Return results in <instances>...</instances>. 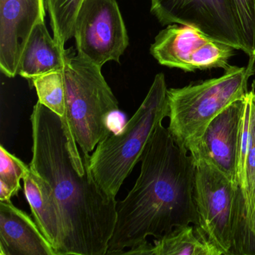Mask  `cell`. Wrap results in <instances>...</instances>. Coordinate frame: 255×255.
I'll return each mask as SVG.
<instances>
[{
    "instance_id": "1",
    "label": "cell",
    "mask_w": 255,
    "mask_h": 255,
    "mask_svg": "<svg viewBox=\"0 0 255 255\" xmlns=\"http://www.w3.org/2000/svg\"><path fill=\"white\" fill-rule=\"evenodd\" d=\"M29 166L48 182L64 226L61 255H107L117 218L116 199L98 186L66 120L39 101L30 117Z\"/></svg>"
},
{
    "instance_id": "8",
    "label": "cell",
    "mask_w": 255,
    "mask_h": 255,
    "mask_svg": "<svg viewBox=\"0 0 255 255\" xmlns=\"http://www.w3.org/2000/svg\"><path fill=\"white\" fill-rule=\"evenodd\" d=\"M236 50L195 28L180 24L168 25L161 30L150 47V53L160 65L186 72L228 69Z\"/></svg>"
},
{
    "instance_id": "14",
    "label": "cell",
    "mask_w": 255,
    "mask_h": 255,
    "mask_svg": "<svg viewBox=\"0 0 255 255\" xmlns=\"http://www.w3.org/2000/svg\"><path fill=\"white\" fill-rule=\"evenodd\" d=\"M71 50L61 47L50 35L44 21L34 28L20 56L17 75L31 82L34 79L65 68Z\"/></svg>"
},
{
    "instance_id": "2",
    "label": "cell",
    "mask_w": 255,
    "mask_h": 255,
    "mask_svg": "<svg viewBox=\"0 0 255 255\" xmlns=\"http://www.w3.org/2000/svg\"><path fill=\"white\" fill-rule=\"evenodd\" d=\"M140 174L125 199L117 205V218L107 255L162 238L174 228L198 225L195 205L193 158L174 141L162 123L156 128L141 157Z\"/></svg>"
},
{
    "instance_id": "12",
    "label": "cell",
    "mask_w": 255,
    "mask_h": 255,
    "mask_svg": "<svg viewBox=\"0 0 255 255\" xmlns=\"http://www.w3.org/2000/svg\"><path fill=\"white\" fill-rule=\"evenodd\" d=\"M0 255H56L35 220L11 201H0Z\"/></svg>"
},
{
    "instance_id": "20",
    "label": "cell",
    "mask_w": 255,
    "mask_h": 255,
    "mask_svg": "<svg viewBox=\"0 0 255 255\" xmlns=\"http://www.w3.org/2000/svg\"><path fill=\"white\" fill-rule=\"evenodd\" d=\"M231 255H255V210L247 222L243 196L237 212Z\"/></svg>"
},
{
    "instance_id": "15",
    "label": "cell",
    "mask_w": 255,
    "mask_h": 255,
    "mask_svg": "<svg viewBox=\"0 0 255 255\" xmlns=\"http://www.w3.org/2000/svg\"><path fill=\"white\" fill-rule=\"evenodd\" d=\"M122 255H220L195 226L183 225L174 228L153 244L147 243Z\"/></svg>"
},
{
    "instance_id": "18",
    "label": "cell",
    "mask_w": 255,
    "mask_h": 255,
    "mask_svg": "<svg viewBox=\"0 0 255 255\" xmlns=\"http://www.w3.org/2000/svg\"><path fill=\"white\" fill-rule=\"evenodd\" d=\"M38 101L53 113L64 117L66 111L63 70L40 76L32 81Z\"/></svg>"
},
{
    "instance_id": "11",
    "label": "cell",
    "mask_w": 255,
    "mask_h": 255,
    "mask_svg": "<svg viewBox=\"0 0 255 255\" xmlns=\"http://www.w3.org/2000/svg\"><path fill=\"white\" fill-rule=\"evenodd\" d=\"M45 0H0V68L14 78L26 42L45 17Z\"/></svg>"
},
{
    "instance_id": "5",
    "label": "cell",
    "mask_w": 255,
    "mask_h": 255,
    "mask_svg": "<svg viewBox=\"0 0 255 255\" xmlns=\"http://www.w3.org/2000/svg\"><path fill=\"white\" fill-rule=\"evenodd\" d=\"M66 111L64 119L81 153L90 155L111 133L108 119L119 104L102 68L80 55L70 53L63 69Z\"/></svg>"
},
{
    "instance_id": "7",
    "label": "cell",
    "mask_w": 255,
    "mask_h": 255,
    "mask_svg": "<svg viewBox=\"0 0 255 255\" xmlns=\"http://www.w3.org/2000/svg\"><path fill=\"white\" fill-rule=\"evenodd\" d=\"M77 54L102 68L120 63L129 45L128 31L116 0H83L74 27Z\"/></svg>"
},
{
    "instance_id": "21",
    "label": "cell",
    "mask_w": 255,
    "mask_h": 255,
    "mask_svg": "<svg viewBox=\"0 0 255 255\" xmlns=\"http://www.w3.org/2000/svg\"><path fill=\"white\" fill-rule=\"evenodd\" d=\"M238 22L246 54L255 58V0H231Z\"/></svg>"
},
{
    "instance_id": "23",
    "label": "cell",
    "mask_w": 255,
    "mask_h": 255,
    "mask_svg": "<svg viewBox=\"0 0 255 255\" xmlns=\"http://www.w3.org/2000/svg\"><path fill=\"white\" fill-rule=\"evenodd\" d=\"M151 1H152V0H151Z\"/></svg>"
},
{
    "instance_id": "10",
    "label": "cell",
    "mask_w": 255,
    "mask_h": 255,
    "mask_svg": "<svg viewBox=\"0 0 255 255\" xmlns=\"http://www.w3.org/2000/svg\"><path fill=\"white\" fill-rule=\"evenodd\" d=\"M243 100L233 103L218 115L189 151L193 159H204L214 165L237 187H239L237 158Z\"/></svg>"
},
{
    "instance_id": "4",
    "label": "cell",
    "mask_w": 255,
    "mask_h": 255,
    "mask_svg": "<svg viewBox=\"0 0 255 255\" xmlns=\"http://www.w3.org/2000/svg\"><path fill=\"white\" fill-rule=\"evenodd\" d=\"M255 65V58H249L247 66H230L221 77L168 89V129L180 147L189 153L210 122L246 97Z\"/></svg>"
},
{
    "instance_id": "22",
    "label": "cell",
    "mask_w": 255,
    "mask_h": 255,
    "mask_svg": "<svg viewBox=\"0 0 255 255\" xmlns=\"http://www.w3.org/2000/svg\"></svg>"
},
{
    "instance_id": "9",
    "label": "cell",
    "mask_w": 255,
    "mask_h": 255,
    "mask_svg": "<svg viewBox=\"0 0 255 255\" xmlns=\"http://www.w3.org/2000/svg\"><path fill=\"white\" fill-rule=\"evenodd\" d=\"M150 11L162 25L192 26L246 53L231 0H152Z\"/></svg>"
},
{
    "instance_id": "19",
    "label": "cell",
    "mask_w": 255,
    "mask_h": 255,
    "mask_svg": "<svg viewBox=\"0 0 255 255\" xmlns=\"http://www.w3.org/2000/svg\"><path fill=\"white\" fill-rule=\"evenodd\" d=\"M29 165L0 146V201H9L21 189L20 180L29 171Z\"/></svg>"
},
{
    "instance_id": "17",
    "label": "cell",
    "mask_w": 255,
    "mask_h": 255,
    "mask_svg": "<svg viewBox=\"0 0 255 255\" xmlns=\"http://www.w3.org/2000/svg\"><path fill=\"white\" fill-rule=\"evenodd\" d=\"M83 0H45L53 37L65 48L68 40L74 38L76 17Z\"/></svg>"
},
{
    "instance_id": "16",
    "label": "cell",
    "mask_w": 255,
    "mask_h": 255,
    "mask_svg": "<svg viewBox=\"0 0 255 255\" xmlns=\"http://www.w3.org/2000/svg\"><path fill=\"white\" fill-rule=\"evenodd\" d=\"M250 103V130L244 157L237 168V180L244 198L246 220L255 210V91L248 92Z\"/></svg>"
},
{
    "instance_id": "3",
    "label": "cell",
    "mask_w": 255,
    "mask_h": 255,
    "mask_svg": "<svg viewBox=\"0 0 255 255\" xmlns=\"http://www.w3.org/2000/svg\"><path fill=\"white\" fill-rule=\"evenodd\" d=\"M168 117V88L162 73L156 74L143 102L118 133L109 134L92 154L89 165L101 190L116 199L125 180L141 160L156 128Z\"/></svg>"
},
{
    "instance_id": "13",
    "label": "cell",
    "mask_w": 255,
    "mask_h": 255,
    "mask_svg": "<svg viewBox=\"0 0 255 255\" xmlns=\"http://www.w3.org/2000/svg\"><path fill=\"white\" fill-rule=\"evenodd\" d=\"M23 180L25 195L34 220L56 255H61L64 240L63 222L51 186L31 168Z\"/></svg>"
},
{
    "instance_id": "6",
    "label": "cell",
    "mask_w": 255,
    "mask_h": 255,
    "mask_svg": "<svg viewBox=\"0 0 255 255\" xmlns=\"http://www.w3.org/2000/svg\"><path fill=\"white\" fill-rule=\"evenodd\" d=\"M193 159L196 166L194 198L198 214L195 227L219 255H231L243 192L214 165L204 159Z\"/></svg>"
}]
</instances>
